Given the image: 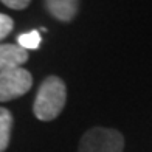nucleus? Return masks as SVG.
<instances>
[{
  "instance_id": "1",
  "label": "nucleus",
  "mask_w": 152,
  "mask_h": 152,
  "mask_svg": "<svg viewBox=\"0 0 152 152\" xmlns=\"http://www.w3.org/2000/svg\"><path fill=\"white\" fill-rule=\"evenodd\" d=\"M67 101V87L58 76H48L40 84L34 99V115L40 121L58 118Z\"/></svg>"
},
{
  "instance_id": "2",
  "label": "nucleus",
  "mask_w": 152,
  "mask_h": 152,
  "mask_svg": "<svg viewBox=\"0 0 152 152\" xmlns=\"http://www.w3.org/2000/svg\"><path fill=\"white\" fill-rule=\"evenodd\" d=\"M124 138L121 132L109 127H92L82 135L78 152H123Z\"/></svg>"
},
{
  "instance_id": "3",
  "label": "nucleus",
  "mask_w": 152,
  "mask_h": 152,
  "mask_svg": "<svg viewBox=\"0 0 152 152\" xmlns=\"http://www.w3.org/2000/svg\"><path fill=\"white\" fill-rule=\"evenodd\" d=\"M33 86V76L22 67L0 72V101H11L25 95Z\"/></svg>"
},
{
  "instance_id": "4",
  "label": "nucleus",
  "mask_w": 152,
  "mask_h": 152,
  "mask_svg": "<svg viewBox=\"0 0 152 152\" xmlns=\"http://www.w3.org/2000/svg\"><path fill=\"white\" fill-rule=\"evenodd\" d=\"M28 61V51L17 44H0V72L17 68Z\"/></svg>"
},
{
  "instance_id": "5",
  "label": "nucleus",
  "mask_w": 152,
  "mask_h": 152,
  "mask_svg": "<svg viewBox=\"0 0 152 152\" xmlns=\"http://www.w3.org/2000/svg\"><path fill=\"white\" fill-rule=\"evenodd\" d=\"M48 12L59 22H72L78 14L79 0H45Z\"/></svg>"
},
{
  "instance_id": "6",
  "label": "nucleus",
  "mask_w": 152,
  "mask_h": 152,
  "mask_svg": "<svg viewBox=\"0 0 152 152\" xmlns=\"http://www.w3.org/2000/svg\"><path fill=\"white\" fill-rule=\"evenodd\" d=\"M12 129V115L8 109L0 107V152H5L10 144Z\"/></svg>"
},
{
  "instance_id": "7",
  "label": "nucleus",
  "mask_w": 152,
  "mask_h": 152,
  "mask_svg": "<svg viewBox=\"0 0 152 152\" xmlns=\"http://www.w3.org/2000/svg\"><path fill=\"white\" fill-rule=\"evenodd\" d=\"M17 45L22 47L23 50H34L40 45V36L37 31H30V33H25V34H20L17 37Z\"/></svg>"
},
{
  "instance_id": "8",
  "label": "nucleus",
  "mask_w": 152,
  "mask_h": 152,
  "mask_svg": "<svg viewBox=\"0 0 152 152\" xmlns=\"http://www.w3.org/2000/svg\"><path fill=\"white\" fill-rule=\"evenodd\" d=\"M12 26H14V22L10 16L0 14V40H3L12 31Z\"/></svg>"
},
{
  "instance_id": "9",
  "label": "nucleus",
  "mask_w": 152,
  "mask_h": 152,
  "mask_svg": "<svg viewBox=\"0 0 152 152\" xmlns=\"http://www.w3.org/2000/svg\"><path fill=\"white\" fill-rule=\"evenodd\" d=\"M0 2L11 10H25L31 0H0Z\"/></svg>"
}]
</instances>
